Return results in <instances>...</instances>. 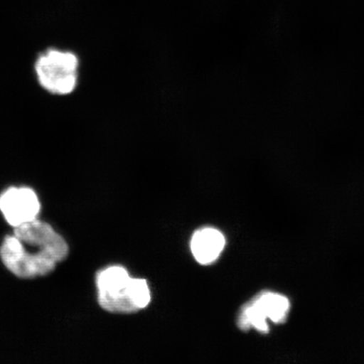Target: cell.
Segmentation results:
<instances>
[{
  "instance_id": "obj_2",
  "label": "cell",
  "mask_w": 364,
  "mask_h": 364,
  "mask_svg": "<svg viewBox=\"0 0 364 364\" xmlns=\"http://www.w3.org/2000/svg\"><path fill=\"white\" fill-rule=\"evenodd\" d=\"M100 306L113 314H133L149 306L151 295L147 281L131 279L121 266H112L97 275Z\"/></svg>"
},
{
  "instance_id": "obj_4",
  "label": "cell",
  "mask_w": 364,
  "mask_h": 364,
  "mask_svg": "<svg viewBox=\"0 0 364 364\" xmlns=\"http://www.w3.org/2000/svg\"><path fill=\"white\" fill-rule=\"evenodd\" d=\"M291 309L290 300L285 295L264 291L241 309L237 325L241 331L257 330L262 334L269 332L267 320L274 324H284Z\"/></svg>"
},
{
  "instance_id": "obj_5",
  "label": "cell",
  "mask_w": 364,
  "mask_h": 364,
  "mask_svg": "<svg viewBox=\"0 0 364 364\" xmlns=\"http://www.w3.org/2000/svg\"><path fill=\"white\" fill-rule=\"evenodd\" d=\"M41 205L38 196L28 188H11L0 196V211L14 228L38 220Z\"/></svg>"
},
{
  "instance_id": "obj_6",
  "label": "cell",
  "mask_w": 364,
  "mask_h": 364,
  "mask_svg": "<svg viewBox=\"0 0 364 364\" xmlns=\"http://www.w3.org/2000/svg\"><path fill=\"white\" fill-rule=\"evenodd\" d=\"M225 247L224 235L213 228H203L196 231L191 240L193 257L201 265H210L216 262Z\"/></svg>"
},
{
  "instance_id": "obj_3",
  "label": "cell",
  "mask_w": 364,
  "mask_h": 364,
  "mask_svg": "<svg viewBox=\"0 0 364 364\" xmlns=\"http://www.w3.org/2000/svg\"><path fill=\"white\" fill-rule=\"evenodd\" d=\"M78 67L74 53L51 49L39 57L36 73L41 85L49 92L68 95L75 88Z\"/></svg>"
},
{
  "instance_id": "obj_1",
  "label": "cell",
  "mask_w": 364,
  "mask_h": 364,
  "mask_svg": "<svg viewBox=\"0 0 364 364\" xmlns=\"http://www.w3.org/2000/svg\"><path fill=\"white\" fill-rule=\"evenodd\" d=\"M68 245L48 223L36 220L15 228L0 247V257L7 269L20 279H31L53 272L65 261Z\"/></svg>"
}]
</instances>
